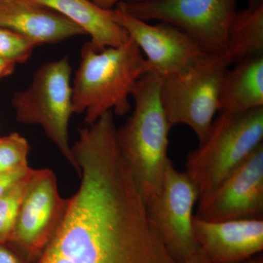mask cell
<instances>
[{"label":"cell","mask_w":263,"mask_h":263,"mask_svg":"<svg viewBox=\"0 0 263 263\" xmlns=\"http://www.w3.org/2000/svg\"><path fill=\"white\" fill-rule=\"evenodd\" d=\"M76 164L79 187L35 263H178L119 152L86 151Z\"/></svg>","instance_id":"1"},{"label":"cell","mask_w":263,"mask_h":263,"mask_svg":"<svg viewBox=\"0 0 263 263\" xmlns=\"http://www.w3.org/2000/svg\"><path fill=\"white\" fill-rule=\"evenodd\" d=\"M148 72L149 64L132 39L102 50L85 43L72 84L73 114H84L86 125L107 112L126 115L137 83Z\"/></svg>","instance_id":"2"},{"label":"cell","mask_w":263,"mask_h":263,"mask_svg":"<svg viewBox=\"0 0 263 263\" xmlns=\"http://www.w3.org/2000/svg\"><path fill=\"white\" fill-rule=\"evenodd\" d=\"M161 79L148 72L132 93L134 110L122 127L117 141L145 203L160 192L170 160L169 124L160 96Z\"/></svg>","instance_id":"3"},{"label":"cell","mask_w":263,"mask_h":263,"mask_svg":"<svg viewBox=\"0 0 263 263\" xmlns=\"http://www.w3.org/2000/svg\"><path fill=\"white\" fill-rule=\"evenodd\" d=\"M263 140V107L241 112H221L205 141L190 152L185 172L200 196L214 190Z\"/></svg>","instance_id":"4"},{"label":"cell","mask_w":263,"mask_h":263,"mask_svg":"<svg viewBox=\"0 0 263 263\" xmlns=\"http://www.w3.org/2000/svg\"><path fill=\"white\" fill-rule=\"evenodd\" d=\"M233 64L226 51L205 54L183 73L161 80V100L171 127L185 124L199 144L205 141L218 111L221 83Z\"/></svg>","instance_id":"5"},{"label":"cell","mask_w":263,"mask_h":263,"mask_svg":"<svg viewBox=\"0 0 263 263\" xmlns=\"http://www.w3.org/2000/svg\"><path fill=\"white\" fill-rule=\"evenodd\" d=\"M72 68L67 57L46 62L27 89L15 93L12 105L19 123L41 126L70 165L75 162L69 143L72 109Z\"/></svg>","instance_id":"6"},{"label":"cell","mask_w":263,"mask_h":263,"mask_svg":"<svg viewBox=\"0 0 263 263\" xmlns=\"http://www.w3.org/2000/svg\"><path fill=\"white\" fill-rule=\"evenodd\" d=\"M237 0H146L117 6L144 22L171 24L186 33L207 54L226 51Z\"/></svg>","instance_id":"7"},{"label":"cell","mask_w":263,"mask_h":263,"mask_svg":"<svg viewBox=\"0 0 263 263\" xmlns=\"http://www.w3.org/2000/svg\"><path fill=\"white\" fill-rule=\"evenodd\" d=\"M199 197L197 185L170 160L160 192L146 203L164 247L178 263H206L193 232V209Z\"/></svg>","instance_id":"8"},{"label":"cell","mask_w":263,"mask_h":263,"mask_svg":"<svg viewBox=\"0 0 263 263\" xmlns=\"http://www.w3.org/2000/svg\"><path fill=\"white\" fill-rule=\"evenodd\" d=\"M68 198L59 193L50 168L33 169L8 243L27 263H35L65 215Z\"/></svg>","instance_id":"9"},{"label":"cell","mask_w":263,"mask_h":263,"mask_svg":"<svg viewBox=\"0 0 263 263\" xmlns=\"http://www.w3.org/2000/svg\"><path fill=\"white\" fill-rule=\"evenodd\" d=\"M111 13L140 48L151 72L161 80L183 73L207 54L193 38L171 24H149L117 8Z\"/></svg>","instance_id":"10"},{"label":"cell","mask_w":263,"mask_h":263,"mask_svg":"<svg viewBox=\"0 0 263 263\" xmlns=\"http://www.w3.org/2000/svg\"><path fill=\"white\" fill-rule=\"evenodd\" d=\"M198 201L195 216L205 221L263 219V143Z\"/></svg>","instance_id":"11"},{"label":"cell","mask_w":263,"mask_h":263,"mask_svg":"<svg viewBox=\"0 0 263 263\" xmlns=\"http://www.w3.org/2000/svg\"><path fill=\"white\" fill-rule=\"evenodd\" d=\"M195 239L206 263H238L263 250V219L208 221L194 215Z\"/></svg>","instance_id":"12"},{"label":"cell","mask_w":263,"mask_h":263,"mask_svg":"<svg viewBox=\"0 0 263 263\" xmlns=\"http://www.w3.org/2000/svg\"><path fill=\"white\" fill-rule=\"evenodd\" d=\"M0 27L18 33L37 46L86 34L64 15L33 0L0 1Z\"/></svg>","instance_id":"13"},{"label":"cell","mask_w":263,"mask_h":263,"mask_svg":"<svg viewBox=\"0 0 263 263\" xmlns=\"http://www.w3.org/2000/svg\"><path fill=\"white\" fill-rule=\"evenodd\" d=\"M58 12L89 34L97 50L117 47L129 41L125 29L116 22L111 10H105L90 0H33Z\"/></svg>","instance_id":"14"},{"label":"cell","mask_w":263,"mask_h":263,"mask_svg":"<svg viewBox=\"0 0 263 263\" xmlns=\"http://www.w3.org/2000/svg\"><path fill=\"white\" fill-rule=\"evenodd\" d=\"M228 69L221 83L218 111L241 113L263 107V56L251 57Z\"/></svg>","instance_id":"15"},{"label":"cell","mask_w":263,"mask_h":263,"mask_svg":"<svg viewBox=\"0 0 263 263\" xmlns=\"http://www.w3.org/2000/svg\"><path fill=\"white\" fill-rule=\"evenodd\" d=\"M226 51L233 64L248 57L262 55L263 6L237 11Z\"/></svg>","instance_id":"16"},{"label":"cell","mask_w":263,"mask_h":263,"mask_svg":"<svg viewBox=\"0 0 263 263\" xmlns=\"http://www.w3.org/2000/svg\"><path fill=\"white\" fill-rule=\"evenodd\" d=\"M30 173L0 197V243L9 241L13 234Z\"/></svg>","instance_id":"17"},{"label":"cell","mask_w":263,"mask_h":263,"mask_svg":"<svg viewBox=\"0 0 263 263\" xmlns=\"http://www.w3.org/2000/svg\"><path fill=\"white\" fill-rule=\"evenodd\" d=\"M29 151L28 141L18 133L0 138V173L29 165Z\"/></svg>","instance_id":"18"},{"label":"cell","mask_w":263,"mask_h":263,"mask_svg":"<svg viewBox=\"0 0 263 263\" xmlns=\"http://www.w3.org/2000/svg\"><path fill=\"white\" fill-rule=\"evenodd\" d=\"M37 45L18 33L0 27V57L24 63L32 56Z\"/></svg>","instance_id":"19"},{"label":"cell","mask_w":263,"mask_h":263,"mask_svg":"<svg viewBox=\"0 0 263 263\" xmlns=\"http://www.w3.org/2000/svg\"><path fill=\"white\" fill-rule=\"evenodd\" d=\"M32 169V167L27 165L8 172L0 173V197L9 191L17 183L24 179Z\"/></svg>","instance_id":"20"},{"label":"cell","mask_w":263,"mask_h":263,"mask_svg":"<svg viewBox=\"0 0 263 263\" xmlns=\"http://www.w3.org/2000/svg\"><path fill=\"white\" fill-rule=\"evenodd\" d=\"M0 263H27L13 247L7 243H0Z\"/></svg>","instance_id":"21"},{"label":"cell","mask_w":263,"mask_h":263,"mask_svg":"<svg viewBox=\"0 0 263 263\" xmlns=\"http://www.w3.org/2000/svg\"><path fill=\"white\" fill-rule=\"evenodd\" d=\"M18 65L16 62L0 57V80L11 75L14 72L15 66Z\"/></svg>","instance_id":"22"},{"label":"cell","mask_w":263,"mask_h":263,"mask_svg":"<svg viewBox=\"0 0 263 263\" xmlns=\"http://www.w3.org/2000/svg\"><path fill=\"white\" fill-rule=\"evenodd\" d=\"M95 5L105 10L114 9V6L123 3H138V2L146 1V0H90Z\"/></svg>","instance_id":"23"},{"label":"cell","mask_w":263,"mask_h":263,"mask_svg":"<svg viewBox=\"0 0 263 263\" xmlns=\"http://www.w3.org/2000/svg\"><path fill=\"white\" fill-rule=\"evenodd\" d=\"M238 263H263V254L259 253L248 259Z\"/></svg>","instance_id":"24"},{"label":"cell","mask_w":263,"mask_h":263,"mask_svg":"<svg viewBox=\"0 0 263 263\" xmlns=\"http://www.w3.org/2000/svg\"><path fill=\"white\" fill-rule=\"evenodd\" d=\"M263 6V0H248V8L251 9Z\"/></svg>","instance_id":"25"},{"label":"cell","mask_w":263,"mask_h":263,"mask_svg":"<svg viewBox=\"0 0 263 263\" xmlns=\"http://www.w3.org/2000/svg\"><path fill=\"white\" fill-rule=\"evenodd\" d=\"M0 1H4V0H0Z\"/></svg>","instance_id":"26"}]
</instances>
